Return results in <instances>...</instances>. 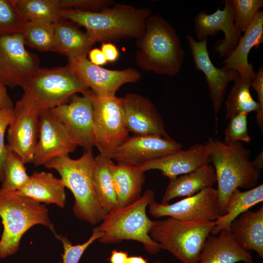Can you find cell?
Returning a JSON list of instances; mask_svg holds the SVG:
<instances>
[{
  "instance_id": "obj_17",
  "label": "cell",
  "mask_w": 263,
  "mask_h": 263,
  "mask_svg": "<svg viewBox=\"0 0 263 263\" xmlns=\"http://www.w3.org/2000/svg\"><path fill=\"white\" fill-rule=\"evenodd\" d=\"M120 99L129 132L134 135L170 138L166 131L161 114L149 98L132 93L120 97Z\"/></svg>"
},
{
  "instance_id": "obj_9",
  "label": "cell",
  "mask_w": 263,
  "mask_h": 263,
  "mask_svg": "<svg viewBox=\"0 0 263 263\" xmlns=\"http://www.w3.org/2000/svg\"><path fill=\"white\" fill-rule=\"evenodd\" d=\"M81 94L90 98L93 106L94 146L100 155L110 158L129 136L120 98L98 96L88 88Z\"/></svg>"
},
{
  "instance_id": "obj_1",
  "label": "cell",
  "mask_w": 263,
  "mask_h": 263,
  "mask_svg": "<svg viewBox=\"0 0 263 263\" xmlns=\"http://www.w3.org/2000/svg\"><path fill=\"white\" fill-rule=\"evenodd\" d=\"M151 13V10L147 8L120 3L96 12L60 10L62 18L84 27L94 44L139 38L144 32L145 21Z\"/></svg>"
},
{
  "instance_id": "obj_2",
  "label": "cell",
  "mask_w": 263,
  "mask_h": 263,
  "mask_svg": "<svg viewBox=\"0 0 263 263\" xmlns=\"http://www.w3.org/2000/svg\"><path fill=\"white\" fill-rule=\"evenodd\" d=\"M137 65L146 71L172 76L180 71L185 56L174 27L162 17L150 15L142 35L136 39Z\"/></svg>"
},
{
  "instance_id": "obj_27",
  "label": "cell",
  "mask_w": 263,
  "mask_h": 263,
  "mask_svg": "<svg viewBox=\"0 0 263 263\" xmlns=\"http://www.w3.org/2000/svg\"><path fill=\"white\" fill-rule=\"evenodd\" d=\"M112 172L118 208L126 207L141 197L145 172L136 166L117 163L112 166Z\"/></svg>"
},
{
  "instance_id": "obj_30",
  "label": "cell",
  "mask_w": 263,
  "mask_h": 263,
  "mask_svg": "<svg viewBox=\"0 0 263 263\" xmlns=\"http://www.w3.org/2000/svg\"><path fill=\"white\" fill-rule=\"evenodd\" d=\"M112 159L99 154L94 157L93 182L98 200L107 214L118 208L112 172Z\"/></svg>"
},
{
  "instance_id": "obj_8",
  "label": "cell",
  "mask_w": 263,
  "mask_h": 263,
  "mask_svg": "<svg viewBox=\"0 0 263 263\" xmlns=\"http://www.w3.org/2000/svg\"><path fill=\"white\" fill-rule=\"evenodd\" d=\"M214 225V221L185 222L168 217L154 221L150 236L181 263H198Z\"/></svg>"
},
{
  "instance_id": "obj_21",
  "label": "cell",
  "mask_w": 263,
  "mask_h": 263,
  "mask_svg": "<svg viewBox=\"0 0 263 263\" xmlns=\"http://www.w3.org/2000/svg\"><path fill=\"white\" fill-rule=\"evenodd\" d=\"M263 41V12L259 11L242 36L232 53L224 60V66L242 76L253 78L255 75L252 64L248 60L251 49L258 48Z\"/></svg>"
},
{
  "instance_id": "obj_34",
  "label": "cell",
  "mask_w": 263,
  "mask_h": 263,
  "mask_svg": "<svg viewBox=\"0 0 263 263\" xmlns=\"http://www.w3.org/2000/svg\"><path fill=\"white\" fill-rule=\"evenodd\" d=\"M27 22L15 0H0V36L21 34Z\"/></svg>"
},
{
  "instance_id": "obj_42",
  "label": "cell",
  "mask_w": 263,
  "mask_h": 263,
  "mask_svg": "<svg viewBox=\"0 0 263 263\" xmlns=\"http://www.w3.org/2000/svg\"><path fill=\"white\" fill-rule=\"evenodd\" d=\"M90 61L93 64L97 66H101L106 64L107 61L101 49L94 48L91 49L88 53Z\"/></svg>"
},
{
  "instance_id": "obj_45",
  "label": "cell",
  "mask_w": 263,
  "mask_h": 263,
  "mask_svg": "<svg viewBox=\"0 0 263 263\" xmlns=\"http://www.w3.org/2000/svg\"><path fill=\"white\" fill-rule=\"evenodd\" d=\"M254 166L258 169L261 170L263 167V150L256 156L252 162Z\"/></svg>"
},
{
  "instance_id": "obj_39",
  "label": "cell",
  "mask_w": 263,
  "mask_h": 263,
  "mask_svg": "<svg viewBox=\"0 0 263 263\" xmlns=\"http://www.w3.org/2000/svg\"><path fill=\"white\" fill-rule=\"evenodd\" d=\"M13 108L0 110V181L3 180V162L7 147L4 143V136L12 117Z\"/></svg>"
},
{
  "instance_id": "obj_3",
  "label": "cell",
  "mask_w": 263,
  "mask_h": 263,
  "mask_svg": "<svg viewBox=\"0 0 263 263\" xmlns=\"http://www.w3.org/2000/svg\"><path fill=\"white\" fill-rule=\"evenodd\" d=\"M214 165L218 184L220 215L226 212L228 199L236 189H251L257 186L260 170L249 160L250 150L240 142L227 145L209 137L205 144Z\"/></svg>"
},
{
  "instance_id": "obj_43",
  "label": "cell",
  "mask_w": 263,
  "mask_h": 263,
  "mask_svg": "<svg viewBox=\"0 0 263 263\" xmlns=\"http://www.w3.org/2000/svg\"><path fill=\"white\" fill-rule=\"evenodd\" d=\"M13 108L12 100L7 93L6 86L0 81V110Z\"/></svg>"
},
{
  "instance_id": "obj_35",
  "label": "cell",
  "mask_w": 263,
  "mask_h": 263,
  "mask_svg": "<svg viewBox=\"0 0 263 263\" xmlns=\"http://www.w3.org/2000/svg\"><path fill=\"white\" fill-rule=\"evenodd\" d=\"M234 25L241 32H244L257 13L263 6V0H232Z\"/></svg>"
},
{
  "instance_id": "obj_5",
  "label": "cell",
  "mask_w": 263,
  "mask_h": 263,
  "mask_svg": "<svg viewBox=\"0 0 263 263\" xmlns=\"http://www.w3.org/2000/svg\"><path fill=\"white\" fill-rule=\"evenodd\" d=\"M0 217L3 226L0 240V259L16 254L23 234L35 225H43L56 233L45 206L15 191L0 188Z\"/></svg>"
},
{
  "instance_id": "obj_26",
  "label": "cell",
  "mask_w": 263,
  "mask_h": 263,
  "mask_svg": "<svg viewBox=\"0 0 263 263\" xmlns=\"http://www.w3.org/2000/svg\"><path fill=\"white\" fill-rule=\"evenodd\" d=\"M216 181L213 166L210 164L206 165L193 171L169 179L161 203L167 204L177 197L192 196L203 189L213 187Z\"/></svg>"
},
{
  "instance_id": "obj_41",
  "label": "cell",
  "mask_w": 263,
  "mask_h": 263,
  "mask_svg": "<svg viewBox=\"0 0 263 263\" xmlns=\"http://www.w3.org/2000/svg\"><path fill=\"white\" fill-rule=\"evenodd\" d=\"M100 49L107 62H114L119 56V52L117 47L111 42L102 43Z\"/></svg>"
},
{
  "instance_id": "obj_12",
  "label": "cell",
  "mask_w": 263,
  "mask_h": 263,
  "mask_svg": "<svg viewBox=\"0 0 263 263\" xmlns=\"http://www.w3.org/2000/svg\"><path fill=\"white\" fill-rule=\"evenodd\" d=\"M149 207L150 214L155 218L168 216L185 222L214 221L220 215L218 192L213 187L171 204L154 200Z\"/></svg>"
},
{
  "instance_id": "obj_40",
  "label": "cell",
  "mask_w": 263,
  "mask_h": 263,
  "mask_svg": "<svg viewBox=\"0 0 263 263\" xmlns=\"http://www.w3.org/2000/svg\"><path fill=\"white\" fill-rule=\"evenodd\" d=\"M251 86L257 94L258 102L263 110V68L260 67L252 78Z\"/></svg>"
},
{
  "instance_id": "obj_24",
  "label": "cell",
  "mask_w": 263,
  "mask_h": 263,
  "mask_svg": "<svg viewBox=\"0 0 263 263\" xmlns=\"http://www.w3.org/2000/svg\"><path fill=\"white\" fill-rule=\"evenodd\" d=\"M65 188L61 179L52 173L35 171L28 182L15 192L40 203L53 204L63 208L66 204Z\"/></svg>"
},
{
  "instance_id": "obj_18",
  "label": "cell",
  "mask_w": 263,
  "mask_h": 263,
  "mask_svg": "<svg viewBox=\"0 0 263 263\" xmlns=\"http://www.w3.org/2000/svg\"><path fill=\"white\" fill-rule=\"evenodd\" d=\"M39 115L19 100L13 108L8 127L7 146L18 153L25 164L32 163L38 136Z\"/></svg>"
},
{
  "instance_id": "obj_7",
  "label": "cell",
  "mask_w": 263,
  "mask_h": 263,
  "mask_svg": "<svg viewBox=\"0 0 263 263\" xmlns=\"http://www.w3.org/2000/svg\"><path fill=\"white\" fill-rule=\"evenodd\" d=\"M19 101L40 114L68 102L73 96L87 88L67 66L40 68L22 87Z\"/></svg>"
},
{
  "instance_id": "obj_37",
  "label": "cell",
  "mask_w": 263,
  "mask_h": 263,
  "mask_svg": "<svg viewBox=\"0 0 263 263\" xmlns=\"http://www.w3.org/2000/svg\"><path fill=\"white\" fill-rule=\"evenodd\" d=\"M247 113H240L230 119L225 131L224 144L227 145L237 142L250 143L252 138L247 128Z\"/></svg>"
},
{
  "instance_id": "obj_44",
  "label": "cell",
  "mask_w": 263,
  "mask_h": 263,
  "mask_svg": "<svg viewBox=\"0 0 263 263\" xmlns=\"http://www.w3.org/2000/svg\"><path fill=\"white\" fill-rule=\"evenodd\" d=\"M129 257L127 251L115 249L111 252L109 260L110 263H128Z\"/></svg>"
},
{
  "instance_id": "obj_25",
  "label": "cell",
  "mask_w": 263,
  "mask_h": 263,
  "mask_svg": "<svg viewBox=\"0 0 263 263\" xmlns=\"http://www.w3.org/2000/svg\"><path fill=\"white\" fill-rule=\"evenodd\" d=\"M55 52L68 57L87 56L94 44L77 24L62 18L54 23Z\"/></svg>"
},
{
  "instance_id": "obj_46",
  "label": "cell",
  "mask_w": 263,
  "mask_h": 263,
  "mask_svg": "<svg viewBox=\"0 0 263 263\" xmlns=\"http://www.w3.org/2000/svg\"><path fill=\"white\" fill-rule=\"evenodd\" d=\"M128 263H149L148 260L141 256H129Z\"/></svg>"
},
{
  "instance_id": "obj_4",
  "label": "cell",
  "mask_w": 263,
  "mask_h": 263,
  "mask_svg": "<svg viewBox=\"0 0 263 263\" xmlns=\"http://www.w3.org/2000/svg\"><path fill=\"white\" fill-rule=\"evenodd\" d=\"M94 157L92 150H85L77 159L69 154L55 158L44 166L56 170L60 175L65 187L75 198L73 212L75 216L91 225L101 222L107 213L97 198L93 182Z\"/></svg>"
},
{
  "instance_id": "obj_20",
  "label": "cell",
  "mask_w": 263,
  "mask_h": 263,
  "mask_svg": "<svg viewBox=\"0 0 263 263\" xmlns=\"http://www.w3.org/2000/svg\"><path fill=\"white\" fill-rule=\"evenodd\" d=\"M210 162L205 144L197 143L186 150L181 149L136 167L144 172L159 170L169 180L193 171Z\"/></svg>"
},
{
  "instance_id": "obj_28",
  "label": "cell",
  "mask_w": 263,
  "mask_h": 263,
  "mask_svg": "<svg viewBox=\"0 0 263 263\" xmlns=\"http://www.w3.org/2000/svg\"><path fill=\"white\" fill-rule=\"evenodd\" d=\"M252 78L238 75L225 102V118L230 119L240 113H256L257 124L261 132L263 129V110L252 97L250 87Z\"/></svg>"
},
{
  "instance_id": "obj_14",
  "label": "cell",
  "mask_w": 263,
  "mask_h": 263,
  "mask_svg": "<svg viewBox=\"0 0 263 263\" xmlns=\"http://www.w3.org/2000/svg\"><path fill=\"white\" fill-rule=\"evenodd\" d=\"M39 119L38 136L33 164L45 165L55 158L75 150L77 144L50 110L41 113Z\"/></svg>"
},
{
  "instance_id": "obj_10",
  "label": "cell",
  "mask_w": 263,
  "mask_h": 263,
  "mask_svg": "<svg viewBox=\"0 0 263 263\" xmlns=\"http://www.w3.org/2000/svg\"><path fill=\"white\" fill-rule=\"evenodd\" d=\"M40 68L37 56L25 48L21 34L0 36V81L22 87Z\"/></svg>"
},
{
  "instance_id": "obj_47",
  "label": "cell",
  "mask_w": 263,
  "mask_h": 263,
  "mask_svg": "<svg viewBox=\"0 0 263 263\" xmlns=\"http://www.w3.org/2000/svg\"><path fill=\"white\" fill-rule=\"evenodd\" d=\"M155 263H163V262H162L161 261H156V262H155Z\"/></svg>"
},
{
  "instance_id": "obj_15",
  "label": "cell",
  "mask_w": 263,
  "mask_h": 263,
  "mask_svg": "<svg viewBox=\"0 0 263 263\" xmlns=\"http://www.w3.org/2000/svg\"><path fill=\"white\" fill-rule=\"evenodd\" d=\"M224 8L218 7L216 11L207 14L201 12L194 18V30L199 41H202L208 36H214L219 31H223L225 38L218 41L215 49L220 57H227L236 47L242 32L234 25V10L231 0L223 2Z\"/></svg>"
},
{
  "instance_id": "obj_38",
  "label": "cell",
  "mask_w": 263,
  "mask_h": 263,
  "mask_svg": "<svg viewBox=\"0 0 263 263\" xmlns=\"http://www.w3.org/2000/svg\"><path fill=\"white\" fill-rule=\"evenodd\" d=\"M60 9L100 12L113 4L112 0H58Z\"/></svg>"
},
{
  "instance_id": "obj_19",
  "label": "cell",
  "mask_w": 263,
  "mask_h": 263,
  "mask_svg": "<svg viewBox=\"0 0 263 263\" xmlns=\"http://www.w3.org/2000/svg\"><path fill=\"white\" fill-rule=\"evenodd\" d=\"M191 51L194 66L196 70L202 71L210 91V97L212 101L216 119L224 100L225 91L228 83L234 81L239 73L225 66L218 68L212 62L207 50V38L197 41L191 36H187Z\"/></svg>"
},
{
  "instance_id": "obj_31",
  "label": "cell",
  "mask_w": 263,
  "mask_h": 263,
  "mask_svg": "<svg viewBox=\"0 0 263 263\" xmlns=\"http://www.w3.org/2000/svg\"><path fill=\"white\" fill-rule=\"evenodd\" d=\"M15 2L28 21L54 24L62 19L58 0H15Z\"/></svg>"
},
{
  "instance_id": "obj_22",
  "label": "cell",
  "mask_w": 263,
  "mask_h": 263,
  "mask_svg": "<svg viewBox=\"0 0 263 263\" xmlns=\"http://www.w3.org/2000/svg\"><path fill=\"white\" fill-rule=\"evenodd\" d=\"M229 230L237 244L245 250H254L263 259V206L249 210L232 221Z\"/></svg>"
},
{
  "instance_id": "obj_6",
  "label": "cell",
  "mask_w": 263,
  "mask_h": 263,
  "mask_svg": "<svg viewBox=\"0 0 263 263\" xmlns=\"http://www.w3.org/2000/svg\"><path fill=\"white\" fill-rule=\"evenodd\" d=\"M155 200L152 189L146 190L134 203L107 214L97 229L103 233L99 239L103 244H119L123 240L140 242L149 254H155L161 248L150 236L153 225L146 214L149 204Z\"/></svg>"
},
{
  "instance_id": "obj_29",
  "label": "cell",
  "mask_w": 263,
  "mask_h": 263,
  "mask_svg": "<svg viewBox=\"0 0 263 263\" xmlns=\"http://www.w3.org/2000/svg\"><path fill=\"white\" fill-rule=\"evenodd\" d=\"M263 201V184L244 191H241L239 188L235 189L228 199L226 213L220 215L214 221L215 225L211 234L217 235L222 229L229 228L232 221L241 214Z\"/></svg>"
},
{
  "instance_id": "obj_11",
  "label": "cell",
  "mask_w": 263,
  "mask_h": 263,
  "mask_svg": "<svg viewBox=\"0 0 263 263\" xmlns=\"http://www.w3.org/2000/svg\"><path fill=\"white\" fill-rule=\"evenodd\" d=\"M66 66L87 88L100 96H115L123 85L136 82L141 77V73L133 68L109 70L92 64L87 56L68 57Z\"/></svg>"
},
{
  "instance_id": "obj_36",
  "label": "cell",
  "mask_w": 263,
  "mask_h": 263,
  "mask_svg": "<svg viewBox=\"0 0 263 263\" xmlns=\"http://www.w3.org/2000/svg\"><path fill=\"white\" fill-rule=\"evenodd\" d=\"M54 235L62 243L64 250L62 261L57 263H78L86 249L95 240L99 239L103 236V233L95 227L93 229L92 235L86 242L75 245H73L65 236L57 233Z\"/></svg>"
},
{
  "instance_id": "obj_16",
  "label": "cell",
  "mask_w": 263,
  "mask_h": 263,
  "mask_svg": "<svg viewBox=\"0 0 263 263\" xmlns=\"http://www.w3.org/2000/svg\"><path fill=\"white\" fill-rule=\"evenodd\" d=\"M182 147L171 138L134 135L129 136L110 158L117 163L137 166L180 150Z\"/></svg>"
},
{
  "instance_id": "obj_13",
  "label": "cell",
  "mask_w": 263,
  "mask_h": 263,
  "mask_svg": "<svg viewBox=\"0 0 263 263\" xmlns=\"http://www.w3.org/2000/svg\"><path fill=\"white\" fill-rule=\"evenodd\" d=\"M75 94L70 101L50 110L77 146L85 150L94 146V112L90 98Z\"/></svg>"
},
{
  "instance_id": "obj_33",
  "label": "cell",
  "mask_w": 263,
  "mask_h": 263,
  "mask_svg": "<svg viewBox=\"0 0 263 263\" xmlns=\"http://www.w3.org/2000/svg\"><path fill=\"white\" fill-rule=\"evenodd\" d=\"M21 35L25 45L39 51L55 52L54 24L28 21Z\"/></svg>"
},
{
  "instance_id": "obj_23",
  "label": "cell",
  "mask_w": 263,
  "mask_h": 263,
  "mask_svg": "<svg viewBox=\"0 0 263 263\" xmlns=\"http://www.w3.org/2000/svg\"><path fill=\"white\" fill-rule=\"evenodd\" d=\"M252 260V255L234 241L229 228H224L217 236L207 237L198 263H247Z\"/></svg>"
},
{
  "instance_id": "obj_48",
  "label": "cell",
  "mask_w": 263,
  "mask_h": 263,
  "mask_svg": "<svg viewBox=\"0 0 263 263\" xmlns=\"http://www.w3.org/2000/svg\"><path fill=\"white\" fill-rule=\"evenodd\" d=\"M255 263V262H253V261H250V262H249L248 263Z\"/></svg>"
},
{
  "instance_id": "obj_32",
  "label": "cell",
  "mask_w": 263,
  "mask_h": 263,
  "mask_svg": "<svg viewBox=\"0 0 263 263\" xmlns=\"http://www.w3.org/2000/svg\"><path fill=\"white\" fill-rule=\"evenodd\" d=\"M3 162V180L0 189L6 191H16L22 188L29 180L25 163L21 157L9 148Z\"/></svg>"
}]
</instances>
